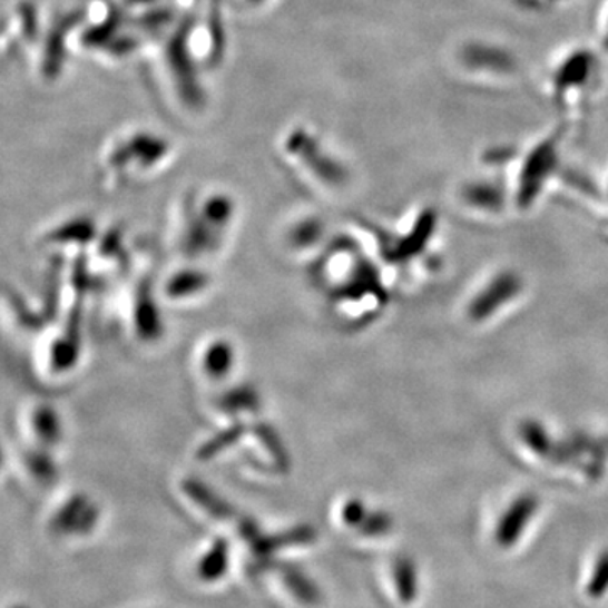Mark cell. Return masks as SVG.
Masks as SVG:
<instances>
[{"instance_id": "2", "label": "cell", "mask_w": 608, "mask_h": 608, "mask_svg": "<svg viewBox=\"0 0 608 608\" xmlns=\"http://www.w3.org/2000/svg\"><path fill=\"white\" fill-rule=\"evenodd\" d=\"M563 130L552 129L541 134L538 139L516 150L509 166L514 168L516 205L528 210L545 192L546 185L560 169Z\"/></svg>"}, {"instance_id": "8", "label": "cell", "mask_w": 608, "mask_h": 608, "mask_svg": "<svg viewBox=\"0 0 608 608\" xmlns=\"http://www.w3.org/2000/svg\"><path fill=\"white\" fill-rule=\"evenodd\" d=\"M521 433L522 438H524L526 444H529L531 450H535L536 453L539 454L548 453L549 437L541 424L535 423V421H529V423H526L524 426H522Z\"/></svg>"}, {"instance_id": "5", "label": "cell", "mask_w": 608, "mask_h": 608, "mask_svg": "<svg viewBox=\"0 0 608 608\" xmlns=\"http://www.w3.org/2000/svg\"><path fill=\"white\" fill-rule=\"evenodd\" d=\"M536 511H538V499L531 493H524V496L512 500L511 506L507 507L502 519L497 524V542L503 546L514 545L526 526L535 518Z\"/></svg>"}, {"instance_id": "9", "label": "cell", "mask_w": 608, "mask_h": 608, "mask_svg": "<svg viewBox=\"0 0 608 608\" xmlns=\"http://www.w3.org/2000/svg\"><path fill=\"white\" fill-rule=\"evenodd\" d=\"M597 31L601 46L608 51V0H605L600 12H598Z\"/></svg>"}, {"instance_id": "4", "label": "cell", "mask_w": 608, "mask_h": 608, "mask_svg": "<svg viewBox=\"0 0 608 608\" xmlns=\"http://www.w3.org/2000/svg\"><path fill=\"white\" fill-rule=\"evenodd\" d=\"M522 291V280L516 273H500L470 303L469 315L475 322L492 318Z\"/></svg>"}, {"instance_id": "6", "label": "cell", "mask_w": 608, "mask_h": 608, "mask_svg": "<svg viewBox=\"0 0 608 608\" xmlns=\"http://www.w3.org/2000/svg\"><path fill=\"white\" fill-rule=\"evenodd\" d=\"M463 202L475 210L496 212L502 210L506 203V192L496 183L479 179V182L467 183L462 188Z\"/></svg>"}, {"instance_id": "10", "label": "cell", "mask_w": 608, "mask_h": 608, "mask_svg": "<svg viewBox=\"0 0 608 608\" xmlns=\"http://www.w3.org/2000/svg\"><path fill=\"white\" fill-rule=\"evenodd\" d=\"M522 4L528 6V8H552V6H558L565 0H521Z\"/></svg>"}, {"instance_id": "7", "label": "cell", "mask_w": 608, "mask_h": 608, "mask_svg": "<svg viewBox=\"0 0 608 608\" xmlns=\"http://www.w3.org/2000/svg\"><path fill=\"white\" fill-rule=\"evenodd\" d=\"M205 365H207L208 374H227L232 369V349L224 343H215L205 353Z\"/></svg>"}, {"instance_id": "1", "label": "cell", "mask_w": 608, "mask_h": 608, "mask_svg": "<svg viewBox=\"0 0 608 608\" xmlns=\"http://www.w3.org/2000/svg\"><path fill=\"white\" fill-rule=\"evenodd\" d=\"M601 63L588 46H570L556 55L546 71L545 90L552 106L567 116L587 109L600 88Z\"/></svg>"}, {"instance_id": "3", "label": "cell", "mask_w": 608, "mask_h": 608, "mask_svg": "<svg viewBox=\"0 0 608 608\" xmlns=\"http://www.w3.org/2000/svg\"><path fill=\"white\" fill-rule=\"evenodd\" d=\"M454 65L460 73L472 84L483 87H503L518 78V58L512 51L492 41L463 42L457 49Z\"/></svg>"}]
</instances>
